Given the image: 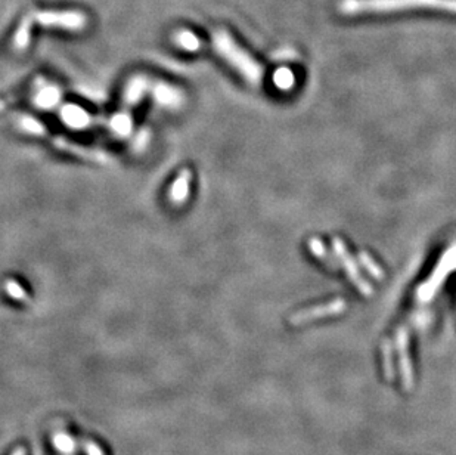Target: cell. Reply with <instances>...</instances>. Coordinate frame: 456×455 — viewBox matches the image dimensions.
Instances as JSON below:
<instances>
[{
    "instance_id": "cell-1",
    "label": "cell",
    "mask_w": 456,
    "mask_h": 455,
    "mask_svg": "<svg viewBox=\"0 0 456 455\" xmlns=\"http://www.w3.org/2000/svg\"><path fill=\"white\" fill-rule=\"evenodd\" d=\"M439 9L456 14V0H341L339 11L344 15L383 14L403 11V9Z\"/></svg>"
},
{
    "instance_id": "cell-2",
    "label": "cell",
    "mask_w": 456,
    "mask_h": 455,
    "mask_svg": "<svg viewBox=\"0 0 456 455\" xmlns=\"http://www.w3.org/2000/svg\"><path fill=\"white\" fill-rule=\"evenodd\" d=\"M213 43L216 52L219 54L233 70H236L238 74L244 77L247 82L254 86L262 83L264 76L263 67L257 63L244 47L238 45L229 33L225 32V30L216 32L213 36Z\"/></svg>"
},
{
    "instance_id": "cell-3",
    "label": "cell",
    "mask_w": 456,
    "mask_h": 455,
    "mask_svg": "<svg viewBox=\"0 0 456 455\" xmlns=\"http://www.w3.org/2000/svg\"><path fill=\"white\" fill-rule=\"evenodd\" d=\"M455 269H456V245L442 256V259L439 260L437 266H435L433 275L424 284H421L418 291H416L418 299L421 302H429L435 294V291L440 289L444 280L448 278L449 274Z\"/></svg>"
},
{
    "instance_id": "cell-4",
    "label": "cell",
    "mask_w": 456,
    "mask_h": 455,
    "mask_svg": "<svg viewBox=\"0 0 456 455\" xmlns=\"http://www.w3.org/2000/svg\"><path fill=\"white\" fill-rule=\"evenodd\" d=\"M332 245H334L335 254L339 256V259H340V262L343 265V268L345 269V274L349 275V278L353 282V285L363 296H371L372 294V287L362 276V274H361V271L358 268V265H356V262L353 260V257H352L349 249H347V247H345L344 241L340 238V236H334V238H332Z\"/></svg>"
},
{
    "instance_id": "cell-5",
    "label": "cell",
    "mask_w": 456,
    "mask_h": 455,
    "mask_svg": "<svg viewBox=\"0 0 456 455\" xmlns=\"http://www.w3.org/2000/svg\"><path fill=\"white\" fill-rule=\"evenodd\" d=\"M32 16L45 27H59L65 30H82L87 21V18L82 12H76V11H62V12L46 11V12H37Z\"/></svg>"
},
{
    "instance_id": "cell-6",
    "label": "cell",
    "mask_w": 456,
    "mask_h": 455,
    "mask_svg": "<svg viewBox=\"0 0 456 455\" xmlns=\"http://www.w3.org/2000/svg\"><path fill=\"white\" fill-rule=\"evenodd\" d=\"M345 306L347 304L343 299H335L328 303L316 304V306H312V308H307V309H303L300 312L294 313L290 318V322L293 325H303L307 322H312L315 320L326 318V316L339 315L345 311Z\"/></svg>"
},
{
    "instance_id": "cell-7",
    "label": "cell",
    "mask_w": 456,
    "mask_h": 455,
    "mask_svg": "<svg viewBox=\"0 0 456 455\" xmlns=\"http://www.w3.org/2000/svg\"><path fill=\"white\" fill-rule=\"evenodd\" d=\"M396 348H398L399 367L403 381V388L406 390H412L413 388V368L409 358V334L404 327L398 330L396 335Z\"/></svg>"
},
{
    "instance_id": "cell-8",
    "label": "cell",
    "mask_w": 456,
    "mask_h": 455,
    "mask_svg": "<svg viewBox=\"0 0 456 455\" xmlns=\"http://www.w3.org/2000/svg\"><path fill=\"white\" fill-rule=\"evenodd\" d=\"M191 172L182 170L176 181L170 186V199L174 203H182L187 195H190V185H191Z\"/></svg>"
},
{
    "instance_id": "cell-9",
    "label": "cell",
    "mask_w": 456,
    "mask_h": 455,
    "mask_svg": "<svg viewBox=\"0 0 456 455\" xmlns=\"http://www.w3.org/2000/svg\"><path fill=\"white\" fill-rule=\"evenodd\" d=\"M54 448L62 455H74L77 452V441L67 432H56L52 434Z\"/></svg>"
},
{
    "instance_id": "cell-10",
    "label": "cell",
    "mask_w": 456,
    "mask_h": 455,
    "mask_svg": "<svg viewBox=\"0 0 456 455\" xmlns=\"http://www.w3.org/2000/svg\"><path fill=\"white\" fill-rule=\"evenodd\" d=\"M383 362L384 374L389 381L394 380V365H393V346L390 340L383 342Z\"/></svg>"
},
{
    "instance_id": "cell-11",
    "label": "cell",
    "mask_w": 456,
    "mask_h": 455,
    "mask_svg": "<svg viewBox=\"0 0 456 455\" xmlns=\"http://www.w3.org/2000/svg\"><path fill=\"white\" fill-rule=\"evenodd\" d=\"M176 43L183 47L185 51H196V49L201 46L200 38L194 33L187 32V30H182V32L176 34Z\"/></svg>"
},
{
    "instance_id": "cell-12",
    "label": "cell",
    "mask_w": 456,
    "mask_h": 455,
    "mask_svg": "<svg viewBox=\"0 0 456 455\" xmlns=\"http://www.w3.org/2000/svg\"><path fill=\"white\" fill-rule=\"evenodd\" d=\"M359 260H361L363 268L368 271V274H371L374 278H376V280L384 278V271L381 269V266L376 263L368 253H366V252L359 253Z\"/></svg>"
},
{
    "instance_id": "cell-13",
    "label": "cell",
    "mask_w": 456,
    "mask_h": 455,
    "mask_svg": "<svg viewBox=\"0 0 456 455\" xmlns=\"http://www.w3.org/2000/svg\"><path fill=\"white\" fill-rule=\"evenodd\" d=\"M309 247H310L312 253H313L316 257H318V259L323 260L326 265H330L331 268H337V265L334 263L332 257L330 256L328 252H326L323 243H322L319 238H316V236H313V238L309 241Z\"/></svg>"
},
{
    "instance_id": "cell-14",
    "label": "cell",
    "mask_w": 456,
    "mask_h": 455,
    "mask_svg": "<svg viewBox=\"0 0 456 455\" xmlns=\"http://www.w3.org/2000/svg\"><path fill=\"white\" fill-rule=\"evenodd\" d=\"M5 290L15 300H27L28 299L25 290L15 281H8L6 285H5Z\"/></svg>"
},
{
    "instance_id": "cell-15",
    "label": "cell",
    "mask_w": 456,
    "mask_h": 455,
    "mask_svg": "<svg viewBox=\"0 0 456 455\" xmlns=\"http://www.w3.org/2000/svg\"><path fill=\"white\" fill-rule=\"evenodd\" d=\"M275 80L280 87H291L294 85V76L290 70H280L275 77Z\"/></svg>"
},
{
    "instance_id": "cell-16",
    "label": "cell",
    "mask_w": 456,
    "mask_h": 455,
    "mask_svg": "<svg viewBox=\"0 0 456 455\" xmlns=\"http://www.w3.org/2000/svg\"><path fill=\"white\" fill-rule=\"evenodd\" d=\"M82 448L86 455H105L104 450L93 441H83Z\"/></svg>"
},
{
    "instance_id": "cell-17",
    "label": "cell",
    "mask_w": 456,
    "mask_h": 455,
    "mask_svg": "<svg viewBox=\"0 0 456 455\" xmlns=\"http://www.w3.org/2000/svg\"><path fill=\"white\" fill-rule=\"evenodd\" d=\"M65 118L73 124H83V120H86L84 113L82 110H74V108H73V110L68 111Z\"/></svg>"
},
{
    "instance_id": "cell-18",
    "label": "cell",
    "mask_w": 456,
    "mask_h": 455,
    "mask_svg": "<svg viewBox=\"0 0 456 455\" xmlns=\"http://www.w3.org/2000/svg\"><path fill=\"white\" fill-rule=\"evenodd\" d=\"M11 455H27V452H25V448L19 447V448H16Z\"/></svg>"
}]
</instances>
